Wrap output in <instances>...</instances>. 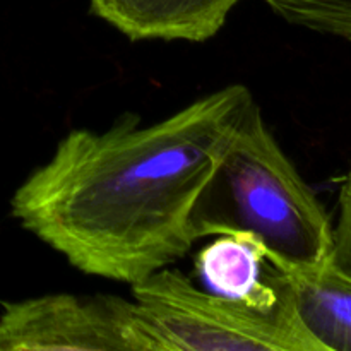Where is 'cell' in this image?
Masks as SVG:
<instances>
[{
    "label": "cell",
    "instance_id": "cell-8",
    "mask_svg": "<svg viewBox=\"0 0 351 351\" xmlns=\"http://www.w3.org/2000/svg\"><path fill=\"white\" fill-rule=\"evenodd\" d=\"M266 3L293 26L351 43V0H266Z\"/></svg>",
    "mask_w": 351,
    "mask_h": 351
},
{
    "label": "cell",
    "instance_id": "cell-4",
    "mask_svg": "<svg viewBox=\"0 0 351 351\" xmlns=\"http://www.w3.org/2000/svg\"><path fill=\"white\" fill-rule=\"evenodd\" d=\"M171 351L134 300L53 293L2 302L0 351Z\"/></svg>",
    "mask_w": 351,
    "mask_h": 351
},
{
    "label": "cell",
    "instance_id": "cell-6",
    "mask_svg": "<svg viewBox=\"0 0 351 351\" xmlns=\"http://www.w3.org/2000/svg\"><path fill=\"white\" fill-rule=\"evenodd\" d=\"M264 259L263 245L250 235H218L197 254L195 267L213 293L266 308L280 300L281 280L276 269L261 278Z\"/></svg>",
    "mask_w": 351,
    "mask_h": 351
},
{
    "label": "cell",
    "instance_id": "cell-1",
    "mask_svg": "<svg viewBox=\"0 0 351 351\" xmlns=\"http://www.w3.org/2000/svg\"><path fill=\"white\" fill-rule=\"evenodd\" d=\"M252 101L232 84L147 127L123 113L103 132L71 130L10 213L81 273L139 283L194 245L195 199Z\"/></svg>",
    "mask_w": 351,
    "mask_h": 351
},
{
    "label": "cell",
    "instance_id": "cell-2",
    "mask_svg": "<svg viewBox=\"0 0 351 351\" xmlns=\"http://www.w3.org/2000/svg\"><path fill=\"white\" fill-rule=\"evenodd\" d=\"M192 237L256 239L273 269L328 264L332 225L321 201L267 129L256 99L240 117L191 213Z\"/></svg>",
    "mask_w": 351,
    "mask_h": 351
},
{
    "label": "cell",
    "instance_id": "cell-9",
    "mask_svg": "<svg viewBox=\"0 0 351 351\" xmlns=\"http://www.w3.org/2000/svg\"><path fill=\"white\" fill-rule=\"evenodd\" d=\"M339 216L332 228V249L328 264L339 274L351 280V171L339 189Z\"/></svg>",
    "mask_w": 351,
    "mask_h": 351
},
{
    "label": "cell",
    "instance_id": "cell-5",
    "mask_svg": "<svg viewBox=\"0 0 351 351\" xmlns=\"http://www.w3.org/2000/svg\"><path fill=\"white\" fill-rule=\"evenodd\" d=\"M240 0H89V12L130 41L216 36Z\"/></svg>",
    "mask_w": 351,
    "mask_h": 351
},
{
    "label": "cell",
    "instance_id": "cell-3",
    "mask_svg": "<svg viewBox=\"0 0 351 351\" xmlns=\"http://www.w3.org/2000/svg\"><path fill=\"white\" fill-rule=\"evenodd\" d=\"M273 307L208 293L180 271L163 269L132 285V300L171 351H319L298 317L287 278Z\"/></svg>",
    "mask_w": 351,
    "mask_h": 351
},
{
    "label": "cell",
    "instance_id": "cell-7",
    "mask_svg": "<svg viewBox=\"0 0 351 351\" xmlns=\"http://www.w3.org/2000/svg\"><path fill=\"white\" fill-rule=\"evenodd\" d=\"M281 274L290 285L298 317L317 350L351 351V280L329 264L315 271Z\"/></svg>",
    "mask_w": 351,
    "mask_h": 351
}]
</instances>
